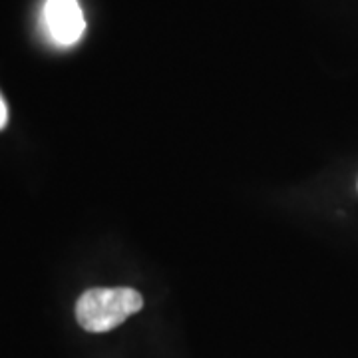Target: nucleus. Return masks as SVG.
I'll list each match as a JSON object with an SVG mask.
<instances>
[{"label": "nucleus", "mask_w": 358, "mask_h": 358, "mask_svg": "<svg viewBox=\"0 0 358 358\" xmlns=\"http://www.w3.org/2000/svg\"><path fill=\"white\" fill-rule=\"evenodd\" d=\"M6 122H8V110H6V103L2 100V96H0V129L6 126Z\"/></svg>", "instance_id": "3"}, {"label": "nucleus", "mask_w": 358, "mask_h": 358, "mask_svg": "<svg viewBox=\"0 0 358 358\" xmlns=\"http://www.w3.org/2000/svg\"><path fill=\"white\" fill-rule=\"evenodd\" d=\"M143 307V296L129 287H96L78 299L76 320L88 333H108Z\"/></svg>", "instance_id": "1"}, {"label": "nucleus", "mask_w": 358, "mask_h": 358, "mask_svg": "<svg viewBox=\"0 0 358 358\" xmlns=\"http://www.w3.org/2000/svg\"><path fill=\"white\" fill-rule=\"evenodd\" d=\"M44 26L54 44L74 46L86 30V20L78 0H46Z\"/></svg>", "instance_id": "2"}]
</instances>
